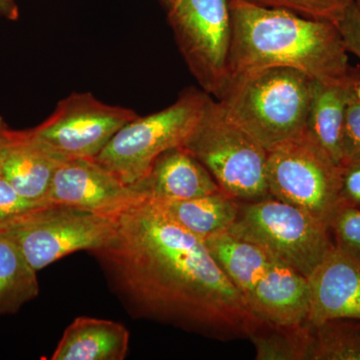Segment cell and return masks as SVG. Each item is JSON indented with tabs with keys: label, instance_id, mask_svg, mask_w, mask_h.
<instances>
[{
	"label": "cell",
	"instance_id": "3",
	"mask_svg": "<svg viewBox=\"0 0 360 360\" xmlns=\"http://www.w3.org/2000/svg\"><path fill=\"white\" fill-rule=\"evenodd\" d=\"M314 82L293 68H265L232 75L215 101L229 122L270 151L307 131Z\"/></svg>",
	"mask_w": 360,
	"mask_h": 360
},
{
	"label": "cell",
	"instance_id": "26",
	"mask_svg": "<svg viewBox=\"0 0 360 360\" xmlns=\"http://www.w3.org/2000/svg\"><path fill=\"white\" fill-rule=\"evenodd\" d=\"M342 165L349 161L360 160V99L357 98L355 90L345 111L342 129Z\"/></svg>",
	"mask_w": 360,
	"mask_h": 360
},
{
	"label": "cell",
	"instance_id": "13",
	"mask_svg": "<svg viewBox=\"0 0 360 360\" xmlns=\"http://www.w3.org/2000/svg\"><path fill=\"white\" fill-rule=\"evenodd\" d=\"M245 302L251 314L264 326H302L307 323L309 312V279L274 258Z\"/></svg>",
	"mask_w": 360,
	"mask_h": 360
},
{
	"label": "cell",
	"instance_id": "32",
	"mask_svg": "<svg viewBox=\"0 0 360 360\" xmlns=\"http://www.w3.org/2000/svg\"><path fill=\"white\" fill-rule=\"evenodd\" d=\"M355 4H356L357 7H359L360 11V0H355Z\"/></svg>",
	"mask_w": 360,
	"mask_h": 360
},
{
	"label": "cell",
	"instance_id": "9",
	"mask_svg": "<svg viewBox=\"0 0 360 360\" xmlns=\"http://www.w3.org/2000/svg\"><path fill=\"white\" fill-rule=\"evenodd\" d=\"M4 232L39 272L71 253H91L103 248L115 233V220L73 206L49 203Z\"/></svg>",
	"mask_w": 360,
	"mask_h": 360
},
{
	"label": "cell",
	"instance_id": "23",
	"mask_svg": "<svg viewBox=\"0 0 360 360\" xmlns=\"http://www.w3.org/2000/svg\"><path fill=\"white\" fill-rule=\"evenodd\" d=\"M259 6L281 8L311 20L338 25L355 0H248Z\"/></svg>",
	"mask_w": 360,
	"mask_h": 360
},
{
	"label": "cell",
	"instance_id": "17",
	"mask_svg": "<svg viewBox=\"0 0 360 360\" xmlns=\"http://www.w3.org/2000/svg\"><path fill=\"white\" fill-rule=\"evenodd\" d=\"M129 333L122 323L94 317H77L63 333L52 360H123Z\"/></svg>",
	"mask_w": 360,
	"mask_h": 360
},
{
	"label": "cell",
	"instance_id": "16",
	"mask_svg": "<svg viewBox=\"0 0 360 360\" xmlns=\"http://www.w3.org/2000/svg\"><path fill=\"white\" fill-rule=\"evenodd\" d=\"M360 78L354 70L333 82L315 80L307 115V132L340 167L342 165V129L345 111Z\"/></svg>",
	"mask_w": 360,
	"mask_h": 360
},
{
	"label": "cell",
	"instance_id": "19",
	"mask_svg": "<svg viewBox=\"0 0 360 360\" xmlns=\"http://www.w3.org/2000/svg\"><path fill=\"white\" fill-rule=\"evenodd\" d=\"M205 241L215 262L245 300L274 258L259 246L229 231L215 234Z\"/></svg>",
	"mask_w": 360,
	"mask_h": 360
},
{
	"label": "cell",
	"instance_id": "20",
	"mask_svg": "<svg viewBox=\"0 0 360 360\" xmlns=\"http://www.w3.org/2000/svg\"><path fill=\"white\" fill-rule=\"evenodd\" d=\"M39 293L37 272L13 239L0 232V316L16 314Z\"/></svg>",
	"mask_w": 360,
	"mask_h": 360
},
{
	"label": "cell",
	"instance_id": "15",
	"mask_svg": "<svg viewBox=\"0 0 360 360\" xmlns=\"http://www.w3.org/2000/svg\"><path fill=\"white\" fill-rule=\"evenodd\" d=\"M134 188L156 201L191 200L221 191L212 175L184 146L158 156L148 175Z\"/></svg>",
	"mask_w": 360,
	"mask_h": 360
},
{
	"label": "cell",
	"instance_id": "8",
	"mask_svg": "<svg viewBox=\"0 0 360 360\" xmlns=\"http://www.w3.org/2000/svg\"><path fill=\"white\" fill-rule=\"evenodd\" d=\"M167 13L175 42L191 75L203 91L219 98L231 79L229 0H175Z\"/></svg>",
	"mask_w": 360,
	"mask_h": 360
},
{
	"label": "cell",
	"instance_id": "21",
	"mask_svg": "<svg viewBox=\"0 0 360 360\" xmlns=\"http://www.w3.org/2000/svg\"><path fill=\"white\" fill-rule=\"evenodd\" d=\"M309 326L307 360H360L359 319H331Z\"/></svg>",
	"mask_w": 360,
	"mask_h": 360
},
{
	"label": "cell",
	"instance_id": "2",
	"mask_svg": "<svg viewBox=\"0 0 360 360\" xmlns=\"http://www.w3.org/2000/svg\"><path fill=\"white\" fill-rule=\"evenodd\" d=\"M232 75L270 68L302 71L316 82L347 77L348 52L338 25L291 11L229 0Z\"/></svg>",
	"mask_w": 360,
	"mask_h": 360
},
{
	"label": "cell",
	"instance_id": "14",
	"mask_svg": "<svg viewBox=\"0 0 360 360\" xmlns=\"http://www.w3.org/2000/svg\"><path fill=\"white\" fill-rule=\"evenodd\" d=\"M63 161L30 129L13 130L6 125L0 135V175L27 200L49 202L52 177Z\"/></svg>",
	"mask_w": 360,
	"mask_h": 360
},
{
	"label": "cell",
	"instance_id": "24",
	"mask_svg": "<svg viewBox=\"0 0 360 360\" xmlns=\"http://www.w3.org/2000/svg\"><path fill=\"white\" fill-rule=\"evenodd\" d=\"M49 203L27 200L0 175V232L11 229L28 214Z\"/></svg>",
	"mask_w": 360,
	"mask_h": 360
},
{
	"label": "cell",
	"instance_id": "30",
	"mask_svg": "<svg viewBox=\"0 0 360 360\" xmlns=\"http://www.w3.org/2000/svg\"><path fill=\"white\" fill-rule=\"evenodd\" d=\"M158 2H160L161 6H163V8H165V11H167L168 9L170 8V7L174 6L175 0H158Z\"/></svg>",
	"mask_w": 360,
	"mask_h": 360
},
{
	"label": "cell",
	"instance_id": "18",
	"mask_svg": "<svg viewBox=\"0 0 360 360\" xmlns=\"http://www.w3.org/2000/svg\"><path fill=\"white\" fill-rule=\"evenodd\" d=\"M156 202L180 226L206 239L231 229L238 219L241 201L219 191L191 200Z\"/></svg>",
	"mask_w": 360,
	"mask_h": 360
},
{
	"label": "cell",
	"instance_id": "28",
	"mask_svg": "<svg viewBox=\"0 0 360 360\" xmlns=\"http://www.w3.org/2000/svg\"><path fill=\"white\" fill-rule=\"evenodd\" d=\"M348 53H352L360 60V11L352 4L345 18L338 25Z\"/></svg>",
	"mask_w": 360,
	"mask_h": 360
},
{
	"label": "cell",
	"instance_id": "7",
	"mask_svg": "<svg viewBox=\"0 0 360 360\" xmlns=\"http://www.w3.org/2000/svg\"><path fill=\"white\" fill-rule=\"evenodd\" d=\"M266 175L270 196L329 227L340 206L341 167L307 131L269 151Z\"/></svg>",
	"mask_w": 360,
	"mask_h": 360
},
{
	"label": "cell",
	"instance_id": "29",
	"mask_svg": "<svg viewBox=\"0 0 360 360\" xmlns=\"http://www.w3.org/2000/svg\"><path fill=\"white\" fill-rule=\"evenodd\" d=\"M0 16L8 20H18L20 8L16 0H0Z\"/></svg>",
	"mask_w": 360,
	"mask_h": 360
},
{
	"label": "cell",
	"instance_id": "31",
	"mask_svg": "<svg viewBox=\"0 0 360 360\" xmlns=\"http://www.w3.org/2000/svg\"><path fill=\"white\" fill-rule=\"evenodd\" d=\"M6 123L4 122V118L0 116V135H1L2 131H4V129H6Z\"/></svg>",
	"mask_w": 360,
	"mask_h": 360
},
{
	"label": "cell",
	"instance_id": "1",
	"mask_svg": "<svg viewBox=\"0 0 360 360\" xmlns=\"http://www.w3.org/2000/svg\"><path fill=\"white\" fill-rule=\"evenodd\" d=\"M115 233L91 255L134 317L202 335L248 338L264 326L205 239L143 198L113 217Z\"/></svg>",
	"mask_w": 360,
	"mask_h": 360
},
{
	"label": "cell",
	"instance_id": "4",
	"mask_svg": "<svg viewBox=\"0 0 360 360\" xmlns=\"http://www.w3.org/2000/svg\"><path fill=\"white\" fill-rule=\"evenodd\" d=\"M210 96L188 87L165 110L137 116L116 132L96 160L123 184L134 187L148 175L158 156L184 146Z\"/></svg>",
	"mask_w": 360,
	"mask_h": 360
},
{
	"label": "cell",
	"instance_id": "12",
	"mask_svg": "<svg viewBox=\"0 0 360 360\" xmlns=\"http://www.w3.org/2000/svg\"><path fill=\"white\" fill-rule=\"evenodd\" d=\"M307 323L360 321V257L335 245L309 277Z\"/></svg>",
	"mask_w": 360,
	"mask_h": 360
},
{
	"label": "cell",
	"instance_id": "10",
	"mask_svg": "<svg viewBox=\"0 0 360 360\" xmlns=\"http://www.w3.org/2000/svg\"><path fill=\"white\" fill-rule=\"evenodd\" d=\"M137 116L130 108L103 103L91 92H72L30 130L61 160L96 158L116 132Z\"/></svg>",
	"mask_w": 360,
	"mask_h": 360
},
{
	"label": "cell",
	"instance_id": "11",
	"mask_svg": "<svg viewBox=\"0 0 360 360\" xmlns=\"http://www.w3.org/2000/svg\"><path fill=\"white\" fill-rule=\"evenodd\" d=\"M143 198L96 158H70L56 168L46 201L113 217Z\"/></svg>",
	"mask_w": 360,
	"mask_h": 360
},
{
	"label": "cell",
	"instance_id": "22",
	"mask_svg": "<svg viewBox=\"0 0 360 360\" xmlns=\"http://www.w3.org/2000/svg\"><path fill=\"white\" fill-rule=\"evenodd\" d=\"M262 328L250 336L255 345L257 359H309V326L307 322L295 328L269 326V330L265 333Z\"/></svg>",
	"mask_w": 360,
	"mask_h": 360
},
{
	"label": "cell",
	"instance_id": "27",
	"mask_svg": "<svg viewBox=\"0 0 360 360\" xmlns=\"http://www.w3.org/2000/svg\"><path fill=\"white\" fill-rule=\"evenodd\" d=\"M340 202V206L360 208V160L341 167Z\"/></svg>",
	"mask_w": 360,
	"mask_h": 360
},
{
	"label": "cell",
	"instance_id": "25",
	"mask_svg": "<svg viewBox=\"0 0 360 360\" xmlns=\"http://www.w3.org/2000/svg\"><path fill=\"white\" fill-rule=\"evenodd\" d=\"M335 245L360 257V208L340 206L329 224Z\"/></svg>",
	"mask_w": 360,
	"mask_h": 360
},
{
	"label": "cell",
	"instance_id": "5",
	"mask_svg": "<svg viewBox=\"0 0 360 360\" xmlns=\"http://www.w3.org/2000/svg\"><path fill=\"white\" fill-rule=\"evenodd\" d=\"M184 146L232 198L246 202L270 196L269 151L229 122L213 97Z\"/></svg>",
	"mask_w": 360,
	"mask_h": 360
},
{
	"label": "cell",
	"instance_id": "6",
	"mask_svg": "<svg viewBox=\"0 0 360 360\" xmlns=\"http://www.w3.org/2000/svg\"><path fill=\"white\" fill-rule=\"evenodd\" d=\"M229 231L305 277L335 245L324 222L272 196L240 202L238 219Z\"/></svg>",
	"mask_w": 360,
	"mask_h": 360
}]
</instances>
